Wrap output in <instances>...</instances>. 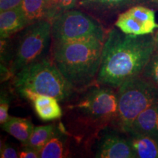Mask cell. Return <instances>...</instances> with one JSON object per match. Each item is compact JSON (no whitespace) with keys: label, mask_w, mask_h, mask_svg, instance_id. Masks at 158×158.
I'll return each mask as SVG.
<instances>
[{"label":"cell","mask_w":158,"mask_h":158,"mask_svg":"<svg viewBox=\"0 0 158 158\" xmlns=\"http://www.w3.org/2000/svg\"><path fill=\"white\" fill-rule=\"evenodd\" d=\"M152 35H126L116 29L108 31L102 51L97 82L118 88L130 79L141 76L155 51Z\"/></svg>","instance_id":"obj_1"},{"label":"cell","mask_w":158,"mask_h":158,"mask_svg":"<svg viewBox=\"0 0 158 158\" xmlns=\"http://www.w3.org/2000/svg\"><path fill=\"white\" fill-rule=\"evenodd\" d=\"M114 88L91 84L80 89V94L67 100V122L73 135H97L109 124H113L117 114L118 98Z\"/></svg>","instance_id":"obj_2"},{"label":"cell","mask_w":158,"mask_h":158,"mask_svg":"<svg viewBox=\"0 0 158 158\" xmlns=\"http://www.w3.org/2000/svg\"><path fill=\"white\" fill-rule=\"evenodd\" d=\"M105 40L92 38L53 43L54 63L77 90L97 79Z\"/></svg>","instance_id":"obj_3"},{"label":"cell","mask_w":158,"mask_h":158,"mask_svg":"<svg viewBox=\"0 0 158 158\" xmlns=\"http://www.w3.org/2000/svg\"><path fill=\"white\" fill-rule=\"evenodd\" d=\"M14 86L22 90L56 98L66 102L77 89L64 78L54 63L43 59L21 69L15 74Z\"/></svg>","instance_id":"obj_4"},{"label":"cell","mask_w":158,"mask_h":158,"mask_svg":"<svg viewBox=\"0 0 158 158\" xmlns=\"http://www.w3.org/2000/svg\"><path fill=\"white\" fill-rule=\"evenodd\" d=\"M117 98V114L112 126L126 133L141 112L158 104V87L139 76L123 83Z\"/></svg>","instance_id":"obj_5"},{"label":"cell","mask_w":158,"mask_h":158,"mask_svg":"<svg viewBox=\"0 0 158 158\" xmlns=\"http://www.w3.org/2000/svg\"><path fill=\"white\" fill-rule=\"evenodd\" d=\"M51 38V22L48 20H41L25 27L12 56L11 73L16 74L27 65L44 59Z\"/></svg>","instance_id":"obj_6"},{"label":"cell","mask_w":158,"mask_h":158,"mask_svg":"<svg viewBox=\"0 0 158 158\" xmlns=\"http://www.w3.org/2000/svg\"><path fill=\"white\" fill-rule=\"evenodd\" d=\"M54 43L92 38L106 40L108 33L97 20L77 10L64 12L51 21Z\"/></svg>","instance_id":"obj_7"},{"label":"cell","mask_w":158,"mask_h":158,"mask_svg":"<svg viewBox=\"0 0 158 158\" xmlns=\"http://www.w3.org/2000/svg\"><path fill=\"white\" fill-rule=\"evenodd\" d=\"M115 26L126 35L152 34L158 24L153 10L142 5L134 6L118 15Z\"/></svg>","instance_id":"obj_8"},{"label":"cell","mask_w":158,"mask_h":158,"mask_svg":"<svg viewBox=\"0 0 158 158\" xmlns=\"http://www.w3.org/2000/svg\"><path fill=\"white\" fill-rule=\"evenodd\" d=\"M123 132L114 127L104 128L97 134L98 139L94 149L97 158H135L127 137L122 135Z\"/></svg>","instance_id":"obj_9"},{"label":"cell","mask_w":158,"mask_h":158,"mask_svg":"<svg viewBox=\"0 0 158 158\" xmlns=\"http://www.w3.org/2000/svg\"><path fill=\"white\" fill-rule=\"evenodd\" d=\"M68 138L62 125L56 126L53 135L40 152V157H68L70 152Z\"/></svg>","instance_id":"obj_10"},{"label":"cell","mask_w":158,"mask_h":158,"mask_svg":"<svg viewBox=\"0 0 158 158\" xmlns=\"http://www.w3.org/2000/svg\"><path fill=\"white\" fill-rule=\"evenodd\" d=\"M126 133L142 134L158 140V104L141 112Z\"/></svg>","instance_id":"obj_11"},{"label":"cell","mask_w":158,"mask_h":158,"mask_svg":"<svg viewBox=\"0 0 158 158\" xmlns=\"http://www.w3.org/2000/svg\"><path fill=\"white\" fill-rule=\"evenodd\" d=\"M28 26L21 6L0 13V36L7 39Z\"/></svg>","instance_id":"obj_12"},{"label":"cell","mask_w":158,"mask_h":158,"mask_svg":"<svg viewBox=\"0 0 158 158\" xmlns=\"http://www.w3.org/2000/svg\"><path fill=\"white\" fill-rule=\"evenodd\" d=\"M126 134L135 157L158 158V140L142 134Z\"/></svg>","instance_id":"obj_13"},{"label":"cell","mask_w":158,"mask_h":158,"mask_svg":"<svg viewBox=\"0 0 158 158\" xmlns=\"http://www.w3.org/2000/svg\"><path fill=\"white\" fill-rule=\"evenodd\" d=\"M58 101L54 97L38 94L32 102L38 117L43 121L48 122L62 117V110Z\"/></svg>","instance_id":"obj_14"},{"label":"cell","mask_w":158,"mask_h":158,"mask_svg":"<svg viewBox=\"0 0 158 158\" xmlns=\"http://www.w3.org/2000/svg\"><path fill=\"white\" fill-rule=\"evenodd\" d=\"M2 127L5 132L19 140L23 145L27 144L35 127L30 120L14 116H10Z\"/></svg>","instance_id":"obj_15"},{"label":"cell","mask_w":158,"mask_h":158,"mask_svg":"<svg viewBox=\"0 0 158 158\" xmlns=\"http://www.w3.org/2000/svg\"><path fill=\"white\" fill-rule=\"evenodd\" d=\"M21 7L28 25L47 19L46 0H23Z\"/></svg>","instance_id":"obj_16"},{"label":"cell","mask_w":158,"mask_h":158,"mask_svg":"<svg viewBox=\"0 0 158 158\" xmlns=\"http://www.w3.org/2000/svg\"><path fill=\"white\" fill-rule=\"evenodd\" d=\"M55 127L56 126L54 124H48V125L37 126L34 127V130L26 145L29 146L40 152L41 149L48 141L54 133Z\"/></svg>","instance_id":"obj_17"},{"label":"cell","mask_w":158,"mask_h":158,"mask_svg":"<svg viewBox=\"0 0 158 158\" xmlns=\"http://www.w3.org/2000/svg\"><path fill=\"white\" fill-rule=\"evenodd\" d=\"M141 1H150L158 5V0H94L85 8L95 11H114Z\"/></svg>","instance_id":"obj_18"},{"label":"cell","mask_w":158,"mask_h":158,"mask_svg":"<svg viewBox=\"0 0 158 158\" xmlns=\"http://www.w3.org/2000/svg\"><path fill=\"white\" fill-rule=\"evenodd\" d=\"M78 0H46L47 20L53 19L64 12L73 10Z\"/></svg>","instance_id":"obj_19"},{"label":"cell","mask_w":158,"mask_h":158,"mask_svg":"<svg viewBox=\"0 0 158 158\" xmlns=\"http://www.w3.org/2000/svg\"><path fill=\"white\" fill-rule=\"evenodd\" d=\"M141 75L158 87V51L152 56Z\"/></svg>","instance_id":"obj_20"},{"label":"cell","mask_w":158,"mask_h":158,"mask_svg":"<svg viewBox=\"0 0 158 158\" xmlns=\"http://www.w3.org/2000/svg\"><path fill=\"white\" fill-rule=\"evenodd\" d=\"M10 103V101L8 94L2 91L1 98H0V124L1 125L7 122L10 117L8 114Z\"/></svg>","instance_id":"obj_21"},{"label":"cell","mask_w":158,"mask_h":158,"mask_svg":"<svg viewBox=\"0 0 158 158\" xmlns=\"http://www.w3.org/2000/svg\"><path fill=\"white\" fill-rule=\"evenodd\" d=\"M0 157L1 158H18L19 152L8 143H2L0 150Z\"/></svg>","instance_id":"obj_22"},{"label":"cell","mask_w":158,"mask_h":158,"mask_svg":"<svg viewBox=\"0 0 158 158\" xmlns=\"http://www.w3.org/2000/svg\"><path fill=\"white\" fill-rule=\"evenodd\" d=\"M20 158H37L40 157V151L27 145H23L22 149L19 152Z\"/></svg>","instance_id":"obj_23"},{"label":"cell","mask_w":158,"mask_h":158,"mask_svg":"<svg viewBox=\"0 0 158 158\" xmlns=\"http://www.w3.org/2000/svg\"><path fill=\"white\" fill-rule=\"evenodd\" d=\"M23 0H0V11L16 8L21 5Z\"/></svg>","instance_id":"obj_24"},{"label":"cell","mask_w":158,"mask_h":158,"mask_svg":"<svg viewBox=\"0 0 158 158\" xmlns=\"http://www.w3.org/2000/svg\"><path fill=\"white\" fill-rule=\"evenodd\" d=\"M155 41H156V44H157V48L158 49V32L155 35Z\"/></svg>","instance_id":"obj_25"}]
</instances>
